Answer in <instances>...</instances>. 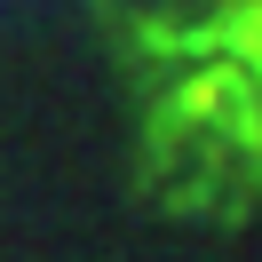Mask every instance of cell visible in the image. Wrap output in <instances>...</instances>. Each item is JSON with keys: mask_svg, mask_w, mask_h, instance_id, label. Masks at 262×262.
Here are the masks:
<instances>
[{"mask_svg": "<svg viewBox=\"0 0 262 262\" xmlns=\"http://www.w3.org/2000/svg\"><path fill=\"white\" fill-rule=\"evenodd\" d=\"M143 167L199 214H262V0H103Z\"/></svg>", "mask_w": 262, "mask_h": 262, "instance_id": "obj_1", "label": "cell"}]
</instances>
